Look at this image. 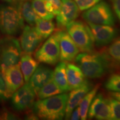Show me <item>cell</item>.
<instances>
[{"label": "cell", "mask_w": 120, "mask_h": 120, "mask_svg": "<svg viewBox=\"0 0 120 120\" xmlns=\"http://www.w3.org/2000/svg\"><path fill=\"white\" fill-rule=\"evenodd\" d=\"M75 61L86 77L101 78L109 70L112 61L107 53L100 54L91 52L79 53Z\"/></svg>", "instance_id": "2"}, {"label": "cell", "mask_w": 120, "mask_h": 120, "mask_svg": "<svg viewBox=\"0 0 120 120\" xmlns=\"http://www.w3.org/2000/svg\"><path fill=\"white\" fill-rule=\"evenodd\" d=\"M91 89L92 85L87 81L82 86L71 90V92L68 94L66 113L64 116L66 120L70 119V116L73 111L77 106H79L83 97Z\"/></svg>", "instance_id": "14"}, {"label": "cell", "mask_w": 120, "mask_h": 120, "mask_svg": "<svg viewBox=\"0 0 120 120\" xmlns=\"http://www.w3.org/2000/svg\"><path fill=\"white\" fill-rule=\"evenodd\" d=\"M94 38V42L98 46L109 44L116 38L118 32L113 26L95 25L87 23Z\"/></svg>", "instance_id": "10"}, {"label": "cell", "mask_w": 120, "mask_h": 120, "mask_svg": "<svg viewBox=\"0 0 120 120\" xmlns=\"http://www.w3.org/2000/svg\"><path fill=\"white\" fill-rule=\"evenodd\" d=\"M53 71L44 65L38 66L33 73L28 83L34 88L36 93L53 79Z\"/></svg>", "instance_id": "16"}, {"label": "cell", "mask_w": 120, "mask_h": 120, "mask_svg": "<svg viewBox=\"0 0 120 120\" xmlns=\"http://www.w3.org/2000/svg\"><path fill=\"white\" fill-rule=\"evenodd\" d=\"M87 116L89 118L100 120L111 119V112L109 100L105 98L102 94H96L88 109Z\"/></svg>", "instance_id": "11"}, {"label": "cell", "mask_w": 120, "mask_h": 120, "mask_svg": "<svg viewBox=\"0 0 120 120\" xmlns=\"http://www.w3.org/2000/svg\"><path fill=\"white\" fill-rule=\"evenodd\" d=\"M66 62L64 61L57 63V64L53 71V81L63 93L71 91L68 83L66 71Z\"/></svg>", "instance_id": "19"}, {"label": "cell", "mask_w": 120, "mask_h": 120, "mask_svg": "<svg viewBox=\"0 0 120 120\" xmlns=\"http://www.w3.org/2000/svg\"><path fill=\"white\" fill-rule=\"evenodd\" d=\"M17 6L19 9L23 20L30 26H34L39 17L34 12L31 2L29 0H27L17 4Z\"/></svg>", "instance_id": "20"}, {"label": "cell", "mask_w": 120, "mask_h": 120, "mask_svg": "<svg viewBox=\"0 0 120 120\" xmlns=\"http://www.w3.org/2000/svg\"><path fill=\"white\" fill-rule=\"evenodd\" d=\"M4 79L10 97L24 84V78L19 64H17L6 70L4 72Z\"/></svg>", "instance_id": "15"}, {"label": "cell", "mask_w": 120, "mask_h": 120, "mask_svg": "<svg viewBox=\"0 0 120 120\" xmlns=\"http://www.w3.org/2000/svg\"><path fill=\"white\" fill-rule=\"evenodd\" d=\"M2 1L8 4H14V0H2Z\"/></svg>", "instance_id": "35"}, {"label": "cell", "mask_w": 120, "mask_h": 120, "mask_svg": "<svg viewBox=\"0 0 120 120\" xmlns=\"http://www.w3.org/2000/svg\"><path fill=\"white\" fill-rule=\"evenodd\" d=\"M79 9L74 0H61V6L56 15V23L59 30L66 27L67 24L79 17Z\"/></svg>", "instance_id": "12"}, {"label": "cell", "mask_w": 120, "mask_h": 120, "mask_svg": "<svg viewBox=\"0 0 120 120\" xmlns=\"http://www.w3.org/2000/svg\"><path fill=\"white\" fill-rule=\"evenodd\" d=\"M60 50L57 36L55 33L51 35L42 45L37 49L34 54L35 59L38 62L55 65L60 60Z\"/></svg>", "instance_id": "7"}, {"label": "cell", "mask_w": 120, "mask_h": 120, "mask_svg": "<svg viewBox=\"0 0 120 120\" xmlns=\"http://www.w3.org/2000/svg\"><path fill=\"white\" fill-rule=\"evenodd\" d=\"M17 117L8 111L7 109H4L0 111V120H17Z\"/></svg>", "instance_id": "30"}, {"label": "cell", "mask_w": 120, "mask_h": 120, "mask_svg": "<svg viewBox=\"0 0 120 120\" xmlns=\"http://www.w3.org/2000/svg\"><path fill=\"white\" fill-rule=\"evenodd\" d=\"M34 27L43 40H45L53 34L55 30V24L52 19H45L38 17Z\"/></svg>", "instance_id": "22"}, {"label": "cell", "mask_w": 120, "mask_h": 120, "mask_svg": "<svg viewBox=\"0 0 120 120\" xmlns=\"http://www.w3.org/2000/svg\"><path fill=\"white\" fill-rule=\"evenodd\" d=\"M111 112V119L120 120V101L111 97L109 99Z\"/></svg>", "instance_id": "27"}, {"label": "cell", "mask_w": 120, "mask_h": 120, "mask_svg": "<svg viewBox=\"0 0 120 120\" xmlns=\"http://www.w3.org/2000/svg\"><path fill=\"white\" fill-rule=\"evenodd\" d=\"M27 1V0H14V4H19V3L23 2V1Z\"/></svg>", "instance_id": "36"}, {"label": "cell", "mask_w": 120, "mask_h": 120, "mask_svg": "<svg viewBox=\"0 0 120 120\" xmlns=\"http://www.w3.org/2000/svg\"><path fill=\"white\" fill-rule=\"evenodd\" d=\"M98 88L99 86L98 85L94 86L87 93L79 104V113H80V119L82 120H85L87 118V114L90 106L93 99L97 94Z\"/></svg>", "instance_id": "21"}, {"label": "cell", "mask_w": 120, "mask_h": 120, "mask_svg": "<svg viewBox=\"0 0 120 120\" xmlns=\"http://www.w3.org/2000/svg\"><path fill=\"white\" fill-rule=\"evenodd\" d=\"M36 93L28 82H26L11 96V105L17 111H23L32 107Z\"/></svg>", "instance_id": "8"}, {"label": "cell", "mask_w": 120, "mask_h": 120, "mask_svg": "<svg viewBox=\"0 0 120 120\" xmlns=\"http://www.w3.org/2000/svg\"><path fill=\"white\" fill-rule=\"evenodd\" d=\"M66 71L68 83L71 90L82 86L87 81L82 70L74 64L67 63Z\"/></svg>", "instance_id": "17"}, {"label": "cell", "mask_w": 120, "mask_h": 120, "mask_svg": "<svg viewBox=\"0 0 120 120\" xmlns=\"http://www.w3.org/2000/svg\"><path fill=\"white\" fill-rule=\"evenodd\" d=\"M50 2L54 10V15L56 16L59 12L61 6V0H45Z\"/></svg>", "instance_id": "31"}, {"label": "cell", "mask_w": 120, "mask_h": 120, "mask_svg": "<svg viewBox=\"0 0 120 120\" xmlns=\"http://www.w3.org/2000/svg\"><path fill=\"white\" fill-rule=\"evenodd\" d=\"M22 49L17 39L7 36L0 39V71L4 73L13 66L19 64Z\"/></svg>", "instance_id": "4"}, {"label": "cell", "mask_w": 120, "mask_h": 120, "mask_svg": "<svg viewBox=\"0 0 120 120\" xmlns=\"http://www.w3.org/2000/svg\"><path fill=\"white\" fill-rule=\"evenodd\" d=\"M68 94H56L34 102L32 112L37 118L47 120H61L65 116Z\"/></svg>", "instance_id": "1"}, {"label": "cell", "mask_w": 120, "mask_h": 120, "mask_svg": "<svg viewBox=\"0 0 120 120\" xmlns=\"http://www.w3.org/2000/svg\"><path fill=\"white\" fill-rule=\"evenodd\" d=\"M4 73L0 71V102L10 98Z\"/></svg>", "instance_id": "28"}, {"label": "cell", "mask_w": 120, "mask_h": 120, "mask_svg": "<svg viewBox=\"0 0 120 120\" xmlns=\"http://www.w3.org/2000/svg\"><path fill=\"white\" fill-rule=\"evenodd\" d=\"M24 27V20L18 6L12 4L0 6V31L7 36H14Z\"/></svg>", "instance_id": "3"}, {"label": "cell", "mask_w": 120, "mask_h": 120, "mask_svg": "<svg viewBox=\"0 0 120 120\" xmlns=\"http://www.w3.org/2000/svg\"><path fill=\"white\" fill-rule=\"evenodd\" d=\"M19 67L23 74L25 82H28L31 76L38 66V62L31 54L23 52L19 60Z\"/></svg>", "instance_id": "18"}, {"label": "cell", "mask_w": 120, "mask_h": 120, "mask_svg": "<svg viewBox=\"0 0 120 120\" xmlns=\"http://www.w3.org/2000/svg\"><path fill=\"white\" fill-rule=\"evenodd\" d=\"M82 17L87 23L95 25L114 26L115 19L110 6L105 1H100L86 10Z\"/></svg>", "instance_id": "6"}, {"label": "cell", "mask_w": 120, "mask_h": 120, "mask_svg": "<svg viewBox=\"0 0 120 120\" xmlns=\"http://www.w3.org/2000/svg\"><path fill=\"white\" fill-rule=\"evenodd\" d=\"M67 32L79 51L91 52L94 48V40L88 25L80 21H73L66 26Z\"/></svg>", "instance_id": "5"}, {"label": "cell", "mask_w": 120, "mask_h": 120, "mask_svg": "<svg viewBox=\"0 0 120 120\" xmlns=\"http://www.w3.org/2000/svg\"><path fill=\"white\" fill-rule=\"evenodd\" d=\"M43 40L34 26H26L22 30L19 43L23 52L31 55L37 50Z\"/></svg>", "instance_id": "13"}, {"label": "cell", "mask_w": 120, "mask_h": 120, "mask_svg": "<svg viewBox=\"0 0 120 120\" xmlns=\"http://www.w3.org/2000/svg\"><path fill=\"white\" fill-rule=\"evenodd\" d=\"M107 55L112 62L120 64V37L112 42L107 49Z\"/></svg>", "instance_id": "25"}, {"label": "cell", "mask_w": 120, "mask_h": 120, "mask_svg": "<svg viewBox=\"0 0 120 120\" xmlns=\"http://www.w3.org/2000/svg\"><path fill=\"white\" fill-rule=\"evenodd\" d=\"M56 34L60 45V60L64 62H71L75 60L79 53V49L67 31L59 30Z\"/></svg>", "instance_id": "9"}, {"label": "cell", "mask_w": 120, "mask_h": 120, "mask_svg": "<svg viewBox=\"0 0 120 120\" xmlns=\"http://www.w3.org/2000/svg\"><path fill=\"white\" fill-rule=\"evenodd\" d=\"M80 11L88 10L98 4L101 0H74Z\"/></svg>", "instance_id": "29"}, {"label": "cell", "mask_w": 120, "mask_h": 120, "mask_svg": "<svg viewBox=\"0 0 120 120\" xmlns=\"http://www.w3.org/2000/svg\"><path fill=\"white\" fill-rule=\"evenodd\" d=\"M70 119L72 120H79L80 119V113H79V106L75 109L71 113Z\"/></svg>", "instance_id": "33"}, {"label": "cell", "mask_w": 120, "mask_h": 120, "mask_svg": "<svg viewBox=\"0 0 120 120\" xmlns=\"http://www.w3.org/2000/svg\"><path fill=\"white\" fill-rule=\"evenodd\" d=\"M32 6L37 16L45 19H52L55 17L53 13L47 10L45 0H32Z\"/></svg>", "instance_id": "24"}, {"label": "cell", "mask_w": 120, "mask_h": 120, "mask_svg": "<svg viewBox=\"0 0 120 120\" xmlns=\"http://www.w3.org/2000/svg\"><path fill=\"white\" fill-rule=\"evenodd\" d=\"M61 93H63L62 91L60 90V88L52 79L39 90L37 92L36 95H37L38 100H42L60 94Z\"/></svg>", "instance_id": "23"}, {"label": "cell", "mask_w": 120, "mask_h": 120, "mask_svg": "<svg viewBox=\"0 0 120 120\" xmlns=\"http://www.w3.org/2000/svg\"><path fill=\"white\" fill-rule=\"evenodd\" d=\"M113 9L120 22V0H111Z\"/></svg>", "instance_id": "32"}, {"label": "cell", "mask_w": 120, "mask_h": 120, "mask_svg": "<svg viewBox=\"0 0 120 120\" xmlns=\"http://www.w3.org/2000/svg\"><path fill=\"white\" fill-rule=\"evenodd\" d=\"M105 87L111 92H120V74H112L105 83Z\"/></svg>", "instance_id": "26"}, {"label": "cell", "mask_w": 120, "mask_h": 120, "mask_svg": "<svg viewBox=\"0 0 120 120\" xmlns=\"http://www.w3.org/2000/svg\"><path fill=\"white\" fill-rule=\"evenodd\" d=\"M111 97H113V98L116 99L120 101V92H111L110 93Z\"/></svg>", "instance_id": "34"}]
</instances>
